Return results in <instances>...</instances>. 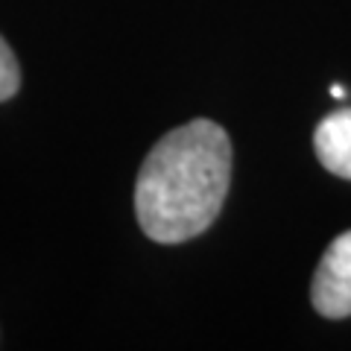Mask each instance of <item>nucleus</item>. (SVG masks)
<instances>
[{
    "label": "nucleus",
    "mask_w": 351,
    "mask_h": 351,
    "mask_svg": "<svg viewBox=\"0 0 351 351\" xmlns=\"http://www.w3.org/2000/svg\"><path fill=\"white\" fill-rule=\"evenodd\" d=\"M232 182V141L214 120H191L149 149L135 184L144 234L173 246L211 228Z\"/></svg>",
    "instance_id": "nucleus-1"
},
{
    "label": "nucleus",
    "mask_w": 351,
    "mask_h": 351,
    "mask_svg": "<svg viewBox=\"0 0 351 351\" xmlns=\"http://www.w3.org/2000/svg\"><path fill=\"white\" fill-rule=\"evenodd\" d=\"M311 302L328 319L351 316V232L339 234L322 255L311 284Z\"/></svg>",
    "instance_id": "nucleus-2"
},
{
    "label": "nucleus",
    "mask_w": 351,
    "mask_h": 351,
    "mask_svg": "<svg viewBox=\"0 0 351 351\" xmlns=\"http://www.w3.org/2000/svg\"><path fill=\"white\" fill-rule=\"evenodd\" d=\"M313 147L325 170L351 179V108H337L316 126Z\"/></svg>",
    "instance_id": "nucleus-3"
},
{
    "label": "nucleus",
    "mask_w": 351,
    "mask_h": 351,
    "mask_svg": "<svg viewBox=\"0 0 351 351\" xmlns=\"http://www.w3.org/2000/svg\"><path fill=\"white\" fill-rule=\"evenodd\" d=\"M21 88V68H18V59L12 47L3 41V36H0V103L12 100V97L18 94Z\"/></svg>",
    "instance_id": "nucleus-4"
},
{
    "label": "nucleus",
    "mask_w": 351,
    "mask_h": 351,
    "mask_svg": "<svg viewBox=\"0 0 351 351\" xmlns=\"http://www.w3.org/2000/svg\"><path fill=\"white\" fill-rule=\"evenodd\" d=\"M331 94L339 100V97H346V88H343V85H334V88H331Z\"/></svg>",
    "instance_id": "nucleus-5"
}]
</instances>
